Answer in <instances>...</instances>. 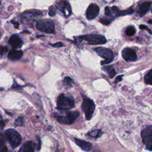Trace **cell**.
I'll list each match as a JSON object with an SVG mask.
<instances>
[{
    "instance_id": "obj_1",
    "label": "cell",
    "mask_w": 152,
    "mask_h": 152,
    "mask_svg": "<svg viewBox=\"0 0 152 152\" xmlns=\"http://www.w3.org/2000/svg\"><path fill=\"white\" fill-rule=\"evenodd\" d=\"M75 107L73 99L70 98L64 94H60L57 99V109L61 110H68Z\"/></svg>"
},
{
    "instance_id": "obj_2",
    "label": "cell",
    "mask_w": 152,
    "mask_h": 152,
    "mask_svg": "<svg viewBox=\"0 0 152 152\" xmlns=\"http://www.w3.org/2000/svg\"><path fill=\"white\" fill-rule=\"evenodd\" d=\"M5 135L11 146L15 149L17 147L21 142L22 138L21 135L14 129H9L5 131Z\"/></svg>"
},
{
    "instance_id": "obj_3",
    "label": "cell",
    "mask_w": 152,
    "mask_h": 152,
    "mask_svg": "<svg viewBox=\"0 0 152 152\" xmlns=\"http://www.w3.org/2000/svg\"><path fill=\"white\" fill-rule=\"evenodd\" d=\"M94 51L99 55L100 57L103 58L104 61H101L102 65L108 64L113 61L114 55L111 50L103 47H98L94 49Z\"/></svg>"
},
{
    "instance_id": "obj_4",
    "label": "cell",
    "mask_w": 152,
    "mask_h": 152,
    "mask_svg": "<svg viewBox=\"0 0 152 152\" xmlns=\"http://www.w3.org/2000/svg\"><path fill=\"white\" fill-rule=\"evenodd\" d=\"M37 29L47 33H54L55 30V23L50 19H41L36 23Z\"/></svg>"
},
{
    "instance_id": "obj_5",
    "label": "cell",
    "mask_w": 152,
    "mask_h": 152,
    "mask_svg": "<svg viewBox=\"0 0 152 152\" xmlns=\"http://www.w3.org/2000/svg\"><path fill=\"white\" fill-rule=\"evenodd\" d=\"M95 104L92 99L86 97L83 98L82 108L85 114V117L87 120L92 119L95 110Z\"/></svg>"
},
{
    "instance_id": "obj_6",
    "label": "cell",
    "mask_w": 152,
    "mask_h": 152,
    "mask_svg": "<svg viewBox=\"0 0 152 152\" xmlns=\"http://www.w3.org/2000/svg\"><path fill=\"white\" fill-rule=\"evenodd\" d=\"M79 38L82 40H85L87 42L88 44L90 45H103L106 43L105 37L100 35H87L79 37Z\"/></svg>"
},
{
    "instance_id": "obj_7",
    "label": "cell",
    "mask_w": 152,
    "mask_h": 152,
    "mask_svg": "<svg viewBox=\"0 0 152 152\" xmlns=\"http://www.w3.org/2000/svg\"><path fill=\"white\" fill-rule=\"evenodd\" d=\"M80 114L77 111L69 112L66 116H57V119L61 124L70 125L73 124L78 117Z\"/></svg>"
},
{
    "instance_id": "obj_8",
    "label": "cell",
    "mask_w": 152,
    "mask_h": 152,
    "mask_svg": "<svg viewBox=\"0 0 152 152\" xmlns=\"http://www.w3.org/2000/svg\"><path fill=\"white\" fill-rule=\"evenodd\" d=\"M143 143L146 146L147 149L152 150V127L149 125L141 131Z\"/></svg>"
},
{
    "instance_id": "obj_9",
    "label": "cell",
    "mask_w": 152,
    "mask_h": 152,
    "mask_svg": "<svg viewBox=\"0 0 152 152\" xmlns=\"http://www.w3.org/2000/svg\"><path fill=\"white\" fill-rule=\"evenodd\" d=\"M122 56L126 61H136L137 56L135 51L130 48H125L122 51Z\"/></svg>"
},
{
    "instance_id": "obj_10",
    "label": "cell",
    "mask_w": 152,
    "mask_h": 152,
    "mask_svg": "<svg viewBox=\"0 0 152 152\" xmlns=\"http://www.w3.org/2000/svg\"><path fill=\"white\" fill-rule=\"evenodd\" d=\"M99 13V7L96 4H91L87 8L86 17L88 20H93L98 16Z\"/></svg>"
},
{
    "instance_id": "obj_11",
    "label": "cell",
    "mask_w": 152,
    "mask_h": 152,
    "mask_svg": "<svg viewBox=\"0 0 152 152\" xmlns=\"http://www.w3.org/2000/svg\"><path fill=\"white\" fill-rule=\"evenodd\" d=\"M57 8L60 10L66 17L71 14V8L70 4L66 1H61L57 3Z\"/></svg>"
},
{
    "instance_id": "obj_12",
    "label": "cell",
    "mask_w": 152,
    "mask_h": 152,
    "mask_svg": "<svg viewBox=\"0 0 152 152\" xmlns=\"http://www.w3.org/2000/svg\"><path fill=\"white\" fill-rule=\"evenodd\" d=\"M9 43L14 49H17L22 46L23 41L17 35H14L10 38Z\"/></svg>"
},
{
    "instance_id": "obj_13",
    "label": "cell",
    "mask_w": 152,
    "mask_h": 152,
    "mask_svg": "<svg viewBox=\"0 0 152 152\" xmlns=\"http://www.w3.org/2000/svg\"><path fill=\"white\" fill-rule=\"evenodd\" d=\"M74 140H75L76 145L84 151H89L92 148V145L89 142H87L84 140H82L78 139L77 138H75Z\"/></svg>"
},
{
    "instance_id": "obj_14",
    "label": "cell",
    "mask_w": 152,
    "mask_h": 152,
    "mask_svg": "<svg viewBox=\"0 0 152 152\" xmlns=\"http://www.w3.org/2000/svg\"><path fill=\"white\" fill-rule=\"evenodd\" d=\"M151 5V2H145L140 4L139 7L138 13L141 17L145 15L150 10V6Z\"/></svg>"
},
{
    "instance_id": "obj_15",
    "label": "cell",
    "mask_w": 152,
    "mask_h": 152,
    "mask_svg": "<svg viewBox=\"0 0 152 152\" xmlns=\"http://www.w3.org/2000/svg\"><path fill=\"white\" fill-rule=\"evenodd\" d=\"M23 52L20 50H11L8 55V58L12 61H16L20 60L23 57Z\"/></svg>"
},
{
    "instance_id": "obj_16",
    "label": "cell",
    "mask_w": 152,
    "mask_h": 152,
    "mask_svg": "<svg viewBox=\"0 0 152 152\" xmlns=\"http://www.w3.org/2000/svg\"><path fill=\"white\" fill-rule=\"evenodd\" d=\"M35 144L32 141H27L23 145L19 152H34Z\"/></svg>"
},
{
    "instance_id": "obj_17",
    "label": "cell",
    "mask_w": 152,
    "mask_h": 152,
    "mask_svg": "<svg viewBox=\"0 0 152 152\" xmlns=\"http://www.w3.org/2000/svg\"><path fill=\"white\" fill-rule=\"evenodd\" d=\"M103 70L104 71H106L108 73V75L110 78H113L114 76L116 75V71L114 68H113L111 66H108L106 67H105L103 68Z\"/></svg>"
},
{
    "instance_id": "obj_18",
    "label": "cell",
    "mask_w": 152,
    "mask_h": 152,
    "mask_svg": "<svg viewBox=\"0 0 152 152\" xmlns=\"http://www.w3.org/2000/svg\"><path fill=\"white\" fill-rule=\"evenodd\" d=\"M134 12V10L133 8H130V9L124 10V11H120L119 10L118 13L116 15V17H119V16H123V15H126L129 14H131Z\"/></svg>"
},
{
    "instance_id": "obj_19",
    "label": "cell",
    "mask_w": 152,
    "mask_h": 152,
    "mask_svg": "<svg viewBox=\"0 0 152 152\" xmlns=\"http://www.w3.org/2000/svg\"><path fill=\"white\" fill-rule=\"evenodd\" d=\"M151 70H150L149 71L147 74L145 76V82L147 84L151 85L152 81H151V78H152V74H151Z\"/></svg>"
},
{
    "instance_id": "obj_20",
    "label": "cell",
    "mask_w": 152,
    "mask_h": 152,
    "mask_svg": "<svg viewBox=\"0 0 152 152\" xmlns=\"http://www.w3.org/2000/svg\"><path fill=\"white\" fill-rule=\"evenodd\" d=\"M102 134V133L101 130H96V131H93L89 132V133L87 134V135L90 136V137H92L97 139V138L100 137Z\"/></svg>"
},
{
    "instance_id": "obj_21",
    "label": "cell",
    "mask_w": 152,
    "mask_h": 152,
    "mask_svg": "<svg viewBox=\"0 0 152 152\" xmlns=\"http://www.w3.org/2000/svg\"><path fill=\"white\" fill-rule=\"evenodd\" d=\"M125 33L127 36H134L135 33V29L134 26H129V27H127L126 31H125Z\"/></svg>"
},
{
    "instance_id": "obj_22",
    "label": "cell",
    "mask_w": 152,
    "mask_h": 152,
    "mask_svg": "<svg viewBox=\"0 0 152 152\" xmlns=\"http://www.w3.org/2000/svg\"><path fill=\"white\" fill-rule=\"evenodd\" d=\"M14 124L16 126H23L24 125V118L23 117H20L15 120Z\"/></svg>"
},
{
    "instance_id": "obj_23",
    "label": "cell",
    "mask_w": 152,
    "mask_h": 152,
    "mask_svg": "<svg viewBox=\"0 0 152 152\" xmlns=\"http://www.w3.org/2000/svg\"><path fill=\"white\" fill-rule=\"evenodd\" d=\"M64 84L67 87L72 86V80L69 77H66L64 80Z\"/></svg>"
},
{
    "instance_id": "obj_24",
    "label": "cell",
    "mask_w": 152,
    "mask_h": 152,
    "mask_svg": "<svg viewBox=\"0 0 152 152\" xmlns=\"http://www.w3.org/2000/svg\"><path fill=\"white\" fill-rule=\"evenodd\" d=\"M112 20H110L109 19H108L106 17H102L100 20V22L102 23L103 25H105L106 26L109 25V24L111 23Z\"/></svg>"
},
{
    "instance_id": "obj_25",
    "label": "cell",
    "mask_w": 152,
    "mask_h": 152,
    "mask_svg": "<svg viewBox=\"0 0 152 152\" xmlns=\"http://www.w3.org/2000/svg\"><path fill=\"white\" fill-rule=\"evenodd\" d=\"M57 13V10H56V9L54 7V6H51L49 8V12H48V14L51 17H53Z\"/></svg>"
},
{
    "instance_id": "obj_26",
    "label": "cell",
    "mask_w": 152,
    "mask_h": 152,
    "mask_svg": "<svg viewBox=\"0 0 152 152\" xmlns=\"http://www.w3.org/2000/svg\"><path fill=\"white\" fill-rule=\"evenodd\" d=\"M0 152H7V149L1 139H0Z\"/></svg>"
},
{
    "instance_id": "obj_27",
    "label": "cell",
    "mask_w": 152,
    "mask_h": 152,
    "mask_svg": "<svg viewBox=\"0 0 152 152\" xmlns=\"http://www.w3.org/2000/svg\"><path fill=\"white\" fill-rule=\"evenodd\" d=\"M105 13L106 16H109V15H111L112 12L109 9V7H106L105 9Z\"/></svg>"
},
{
    "instance_id": "obj_28",
    "label": "cell",
    "mask_w": 152,
    "mask_h": 152,
    "mask_svg": "<svg viewBox=\"0 0 152 152\" xmlns=\"http://www.w3.org/2000/svg\"><path fill=\"white\" fill-rule=\"evenodd\" d=\"M7 50H8V48H7V47H6V46L0 47V54L3 55L5 52H6L7 51Z\"/></svg>"
},
{
    "instance_id": "obj_29",
    "label": "cell",
    "mask_w": 152,
    "mask_h": 152,
    "mask_svg": "<svg viewBox=\"0 0 152 152\" xmlns=\"http://www.w3.org/2000/svg\"><path fill=\"white\" fill-rule=\"evenodd\" d=\"M53 47H55V48H59V47H62L64 46V44L62 42H58V43H56L54 44H50Z\"/></svg>"
},
{
    "instance_id": "obj_30",
    "label": "cell",
    "mask_w": 152,
    "mask_h": 152,
    "mask_svg": "<svg viewBox=\"0 0 152 152\" xmlns=\"http://www.w3.org/2000/svg\"><path fill=\"white\" fill-rule=\"evenodd\" d=\"M140 29H141V30H147L149 31V33L151 34V30L149 29L146 25H140Z\"/></svg>"
},
{
    "instance_id": "obj_31",
    "label": "cell",
    "mask_w": 152,
    "mask_h": 152,
    "mask_svg": "<svg viewBox=\"0 0 152 152\" xmlns=\"http://www.w3.org/2000/svg\"><path fill=\"white\" fill-rule=\"evenodd\" d=\"M123 75H121V76H119L117 77L116 80H115V83H118V82H121L122 80H123Z\"/></svg>"
},
{
    "instance_id": "obj_32",
    "label": "cell",
    "mask_w": 152,
    "mask_h": 152,
    "mask_svg": "<svg viewBox=\"0 0 152 152\" xmlns=\"http://www.w3.org/2000/svg\"><path fill=\"white\" fill-rule=\"evenodd\" d=\"M11 23L13 24L14 27L15 28H17L18 29L19 28V23L18 22H14V21H11Z\"/></svg>"
},
{
    "instance_id": "obj_33",
    "label": "cell",
    "mask_w": 152,
    "mask_h": 152,
    "mask_svg": "<svg viewBox=\"0 0 152 152\" xmlns=\"http://www.w3.org/2000/svg\"><path fill=\"white\" fill-rule=\"evenodd\" d=\"M4 126H5V125H4V123L3 121H0V128H1V129H3V128L4 127Z\"/></svg>"
},
{
    "instance_id": "obj_34",
    "label": "cell",
    "mask_w": 152,
    "mask_h": 152,
    "mask_svg": "<svg viewBox=\"0 0 152 152\" xmlns=\"http://www.w3.org/2000/svg\"><path fill=\"white\" fill-rule=\"evenodd\" d=\"M151 21H151V20H149L148 22H149L150 24H151V23H152Z\"/></svg>"
}]
</instances>
